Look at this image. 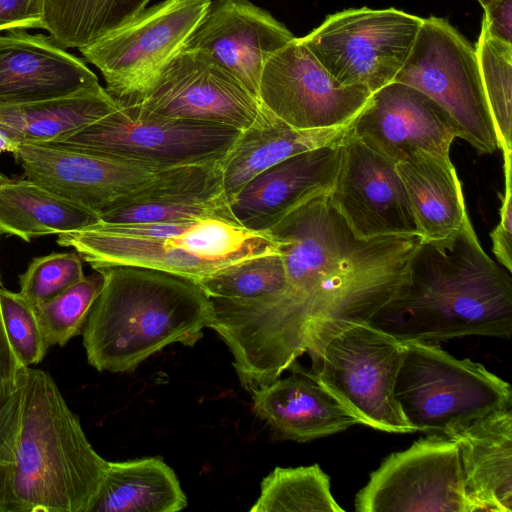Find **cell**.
Instances as JSON below:
<instances>
[{"instance_id": "1", "label": "cell", "mask_w": 512, "mask_h": 512, "mask_svg": "<svg viewBox=\"0 0 512 512\" xmlns=\"http://www.w3.org/2000/svg\"><path fill=\"white\" fill-rule=\"evenodd\" d=\"M268 231L286 273L280 303L299 320L369 321L393 296L421 237L359 238L328 194L295 208Z\"/></svg>"}, {"instance_id": "2", "label": "cell", "mask_w": 512, "mask_h": 512, "mask_svg": "<svg viewBox=\"0 0 512 512\" xmlns=\"http://www.w3.org/2000/svg\"><path fill=\"white\" fill-rule=\"evenodd\" d=\"M108 462L52 376L28 367L0 406V512H90Z\"/></svg>"}, {"instance_id": "3", "label": "cell", "mask_w": 512, "mask_h": 512, "mask_svg": "<svg viewBox=\"0 0 512 512\" xmlns=\"http://www.w3.org/2000/svg\"><path fill=\"white\" fill-rule=\"evenodd\" d=\"M368 322L402 343L510 339L511 273L486 254L468 219L445 238L420 239L393 296Z\"/></svg>"}, {"instance_id": "4", "label": "cell", "mask_w": 512, "mask_h": 512, "mask_svg": "<svg viewBox=\"0 0 512 512\" xmlns=\"http://www.w3.org/2000/svg\"><path fill=\"white\" fill-rule=\"evenodd\" d=\"M94 270L103 285L81 334L99 372H130L168 345L194 346L213 323L212 300L192 279L134 265Z\"/></svg>"}, {"instance_id": "5", "label": "cell", "mask_w": 512, "mask_h": 512, "mask_svg": "<svg viewBox=\"0 0 512 512\" xmlns=\"http://www.w3.org/2000/svg\"><path fill=\"white\" fill-rule=\"evenodd\" d=\"M311 374L360 424L413 433L394 398L403 343L368 321L312 319L305 332Z\"/></svg>"}, {"instance_id": "6", "label": "cell", "mask_w": 512, "mask_h": 512, "mask_svg": "<svg viewBox=\"0 0 512 512\" xmlns=\"http://www.w3.org/2000/svg\"><path fill=\"white\" fill-rule=\"evenodd\" d=\"M394 398L413 433L445 436L501 408L512 407L510 384L483 364L458 359L430 342L403 343Z\"/></svg>"}, {"instance_id": "7", "label": "cell", "mask_w": 512, "mask_h": 512, "mask_svg": "<svg viewBox=\"0 0 512 512\" xmlns=\"http://www.w3.org/2000/svg\"><path fill=\"white\" fill-rule=\"evenodd\" d=\"M395 82L409 85L440 105L459 136L478 154L499 149L475 47L446 19H423Z\"/></svg>"}, {"instance_id": "8", "label": "cell", "mask_w": 512, "mask_h": 512, "mask_svg": "<svg viewBox=\"0 0 512 512\" xmlns=\"http://www.w3.org/2000/svg\"><path fill=\"white\" fill-rule=\"evenodd\" d=\"M241 131L227 125L163 117L119 106L89 126L48 143L170 169L221 161Z\"/></svg>"}, {"instance_id": "9", "label": "cell", "mask_w": 512, "mask_h": 512, "mask_svg": "<svg viewBox=\"0 0 512 512\" xmlns=\"http://www.w3.org/2000/svg\"><path fill=\"white\" fill-rule=\"evenodd\" d=\"M422 22L395 8H351L327 16L301 40L339 83L372 94L394 81Z\"/></svg>"}, {"instance_id": "10", "label": "cell", "mask_w": 512, "mask_h": 512, "mask_svg": "<svg viewBox=\"0 0 512 512\" xmlns=\"http://www.w3.org/2000/svg\"><path fill=\"white\" fill-rule=\"evenodd\" d=\"M212 0H164L80 48L119 102L142 89L182 48Z\"/></svg>"}, {"instance_id": "11", "label": "cell", "mask_w": 512, "mask_h": 512, "mask_svg": "<svg viewBox=\"0 0 512 512\" xmlns=\"http://www.w3.org/2000/svg\"><path fill=\"white\" fill-rule=\"evenodd\" d=\"M142 112L244 130L263 111L260 101L206 52L181 49L138 92L117 102Z\"/></svg>"}, {"instance_id": "12", "label": "cell", "mask_w": 512, "mask_h": 512, "mask_svg": "<svg viewBox=\"0 0 512 512\" xmlns=\"http://www.w3.org/2000/svg\"><path fill=\"white\" fill-rule=\"evenodd\" d=\"M358 512H471L459 452L446 436L426 435L383 460L356 494Z\"/></svg>"}, {"instance_id": "13", "label": "cell", "mask_w": 512, "mask_h": 512, "mask_svg": "<svg viewBox=\"0 0 512 512\" xmlns=\"http://www.w3.org/2000/svg\"><path fill=\"white\" fill-rule=\"evenodd\" d=\"M370 96L364 87L339 83L296 37L265 63L258 91L264 108L301 130L348 125Z\"/></svg>"}, {"instance_id": "14", "label": "cell", "mask_w": 512, "mask_h": 512, "mask_svg": "<svg viewBox=\"0 0 512 512\" xmlns=\"http://www.w3.org/2000/svg\"><path fill=\"white\" fill-rule=\"evenodd\" d=\"M328 197L359 238L420 236L396 162L349 128L340 140L338 170Z\"/></svg>"}, {"instance_id": "15", "label": "cell", "mask_w": 512, "mask_h": 512, "mask_svg": "<svg viewBox=\"0 0 512 512\" xmlns=\"http://www.w3.org/2000/svg\"><path fill=\"white\" fill-rule=\"evenodd\" d=\"M12 153L24 177L98 214L166 170L51 143L21 144Z\"/></svg>"}, {"instance_id": "16", "label": "cell", "mask_w": 512, "mask_h": 512, "mask_svg": "<svg viewBox=\"0 0 512 512\" xmlns=\"http://www.w3.org/2000/svg\"><path fill=\"white\" fill-rule=\"evenodd\" d=\"M349 131L396 163L417 153L450 158L451 144L459 136L457 125L440 105L395 81L371 94Z\"/></svg>"}, {"instance_id": "17", "label": "cell", "mask_w": 512, "mask_h": 512, "mask_svg": "<svg viewBox=\"0 0 512 512\" xmlns=\"http://www.w3.org/2000/svg\"><path fill=\"white\" fill-rule=\"evenodd\" d=\"M295 36L249 0H215L182 49L206 52L259 100L265 63Z\"/></svg>"}, {"instance_id": "18", "label": "cell", "mask_w": 512, "mask_h": 512, "mask_svg": "<svg viewBox=\"0 0 512 512\" xmlns=\"http://www.w3.org/2000/svg\"><path fill=\"white\" fill-rule=\"evenodd\" d=\"M100 223L186 222L206 218L238 224L225 193L221 161L170 168L100 214Z\"/></svg>"}, {"instance_id": "19", "label": "cell", "mask_w": 512, "mask_h": 512, "mask_svg": "<svg viewBox=\"0 0 512 512\" xmlns=\"http://www.w3.org/2000/svg\"><path fill=\"white\" fill-rule=\"evenodd\" d=\"M341 138L295 154L255 176L229 202L238 223L267 231L303 203L329 194L338 170Z\"/></svg>"}, {"instance_id": "20", "label": "cell", "mask_w": 512, "mask_h": 512, "mask_svg": "<svg viewBox=\"0 0 512 512\" xmlns=\"http://www.w3.org/2000/svg\"><path fill=\"white\" fill-rule=\"evenodd\" d=\"M100 86L85 62L49 36L0 34V106L42 101Z\"/></svg>"}, {"instance_id": "21", "label": "cell", "mask_w": 512, "mask_h": 512, "mask_svg": "<svg viewBox=\"0 0 512 512\" xmlns=\"http://www.w3.org/2000/svg\"><path fill=\"white\" fill-rule=\"evenodd\" d=\"M445 436L458 447L471 512H512V407L495 410Z\"/></svg>"}, {"instance_id": "22", "label": "cell", "mask_w": 512, "mask_h": 512, "mask_svg": "<svg viewBox=\"0 0 512 512\" xmlns=\"http://www.w3.org/2000/svg\"><path fill=\"white\" fill-rule=\"evenodd\" d=\"M253 412L282 439L307 442L360 424L311 373H298L253 389Z\"/></svg>"}, {"instance_id": "23", "label": "cell", "mask_w": 512, "mask_h": 512, "mask_svg": "<svg viewBox=\"0 0 512 512\" xmlns=\"http://www.w3.org/2000/svg\"><path fill=\"white\" fill-rule=\"evenodd\" d=\"M349 125L311 130L296 129L263 107L260 116L251 126L240 132L221 160L228 201L267 168L295 154L340 139Z\"/></svg>"}, {"instance_id": "24", "label": "cell", "mask_w": 512, "mask_h": 512, "mask_svg": "<svg viewBox=\"0 0 512 512\" xmlns=\"http://www.w3.org/2000/svg\"><path fill=\"white\" fill-rule=\"evenodd\" d=\"M118 108V103L101 85L63 97L0 106V133L13 150L21 144L53 142Z\"/></svg>"}, {"instance_id": "25", "label": "cell", "mask_w": 512, "mask_h": 512, "mask_svg": "<svg viewBox=\"0 0 512 512\" xmlns=\"http://www.w3.org/2000/svg\"><path fill=\"white\" fill-rule=\"evenodd\" d=\"M425 240L445 238L469 219L462 187L450 158L417 153L396 163Z\"/></svg>"}, {"instance_id": "26", "label": "cell", "mask_w": 512, "mask_h": 512, "mask_svg": "<svg viewBox=\"0 0 512 512\" xmlns=\"http://www.w3.org/2000/svg\"><path fill=\"white\" fill-rule=\"evenodd\" d=\"M99 214L26 178L0 173V234L33 238L85 229Z\"/></svg>"}, {"instance_id": "27", "label": "cell", "mask_w": 512, "mask_h": 512, "mask_svg": "<svg viewBox=\"0 0 512 512\" xmlns=\"http://www.w3.org/2000/svg\"><path fill=\"white\" fill-rule=\"evenodd\" d=\"M188 504L180 482L160 457L108 462L90 512H177Z\"/></svg>"}, {"instance_id": "28", "label": "cell", "mask_w": 512, "mask_h": 512, "mask_svg": "<svg viewBox=\"0 0 512 512\" xmlns=\"http://www.w3.org/2000/svg\"><path fill=\"white\" fill-rule=\"evenodd\" d=\"M150 0H43L42 29L61 48L85 47L129 22Z\"/></svg>"}, {"instance_id": "29", "label": "cell", "mask_w": 512, "mask_h": 512, "mask_svg": "<svg viewBox=\"0 0 512 512\" xmlns=\"http://www.w3.org/2000/svg\"><path fill=\"white\" fill-rule=\"evenodd\" d=\"M342 512L334 499L330 478L318 464L276 467L261 482L250 512Z\"/></svg>"}, {"instance_id": "30", "label": "cell", "mask_w": 512, "mask_h": 512, "mask_svg": "<svg viewBox=\"0 0 512 512\" xmlns=\"http://www.w3.org/2000/svg\"><path fill=\"white\" fill-rule=\"evenodd\" d=\"M475 50L499 149L508 158L512 154V44L481 28Z\"/></svg>"}, {"instance_id": "31", "label": "cell", "mask_w": 512, "mask_h": 512, "mask_svg": "<svg viewBox=\"0 0 512 512\" xmlns=\"http://www.w3.org/2000/svg\"><path fill=\"white\" fill-rule=\"evenodd\" d=\"M210 298L253 300L283 292L286 273L281 253L253 257L197 282Z\"/></svg>"}, {"instance_id": "32", "label": "cell", "mask_w": 512, "mask_h": 512, "mask_svg": "<svg viewBox=\"0 0 512 512\" xmlns=\"http://www.w3.org/2000/svg\"><path fill=\"white\" fill-rule=\"evenodd\" d=\"M102 285L103 277L96 271L58 296L32 305L49 347H63L81 334Z\"/></svg>"}, {"instance_id": "33", "label": "cell", "mask_w": 512, "mask_h": 512, "mask_svg": "<svg viewBox=\"0 0 512 512\" xmlns=\"http://www.w3.org/2000/svg\"><path fill=\"white\" fill-rule=\"evenodd\" d=\"M84 276L77 252H52L32 259L19 275V293L32 305L40 304L63 293Z\"/></svg>"}, {"instance_id": "34", "label": "cell", "mask_w": 512, "mask_h": 512, "mask_svg": "<svg viewBox=\"0 0 512 512\" xmlns=\"http://www.w3.org/2000/svg\"><path fill=\"white\" fill-rule=\"evenodd\" d=\"M0 309L7 338L27 367L40 363L49 346L34 308L19 292L0 286Z\"/></svg>"}, {"instance_id": "35", "label": "cell", "mask_w": 512, "mask_h": 512, "mask_svg": "<svg viewBox=\"0 0 512 512\" xmlns=\"http://www.w3.org/2000/svg\"><path fill=\"white\" fill-rule=\"evenodd\" d=\"M511 158H504L505 189L499 193L501 199L500 221L490 233L492 252L499 264L512 273V193Z\"/></svg>"}, {"instance_id": "36", "label": "cell", "mask_w": 512, "mask_h": 512, "mask_svg": "<svg viewBox=\"0 0 512 512\" xmlns=\"http://www.w3.org/2000/svg\"><path fill=\"white\" fill-rule=\"evenodd\" d=\"M43 0H0V32L41 28Z\"/></svg>"}, {"instance_id": "37", "label": "cell", "mask_w": 512, "mask_h": 512, "mask_svg": "<svg viewBox=\"0 0 512 512\" xmlns=\"http://www.w3.org/2000/svg\"><path fill=\"white\" fill-rule=\"evenodd\" d=\"M27 369L10 345L0 309V401H5L15 391Z\"/></svg>"}, {"instance_id": "38", "label": "cell", "mask_w": 512, "mask_h": 512, "mask_svg": "<svg viewBox=\"0 0 512 512\" xmlns=\"http://www.w3.org/2000/svg\"><path fill=\"white\" fill-rule=\"evenodd\" d=\"M482 28L493 38L512 44V0H493L484 8Z\"/></svg>"}, {"instance_id": "39", "label": "cell", "mask_w": 512, "mask_h": 512, "mask_svg": "<svg viewBox=\"0 0 512 512\" xmlns=\"http://www.w3.org/2000/svg\"><path fill=\"white\" fill-rule=\"evenodd\" d=\"M12 150V146L7 140V138L0 133V154L6 151L12 152Z\"/></svg>"}, {"instance_id": "40", "label": "cell", "mask_w": 512, "mask_h": 512, "mask_svg": "<svg viewBox=\"0 0 512 512\" xmlns=\"http://www.w3.org/2000/svg\"><path fill=\"white\" fill-rule=\"evenodd\" d=\"M480 5L483 7V9L489 4L491 3L493 0H477Z\"/></svg>"}, {"instance_id": "41", "label": "cell", "mask_w": 512, "mask_h": 512, "mask_svg": "<svg viewBox=\"0 0 512 512\" xmlns=\"http://www.w3.org/2000/svg\"><path fill=\"white\" fill-rule=\"evenodd\" d=\"M3 402H4V401H0V406H1V404H2Z\"/></svg>"}]
</instances>
